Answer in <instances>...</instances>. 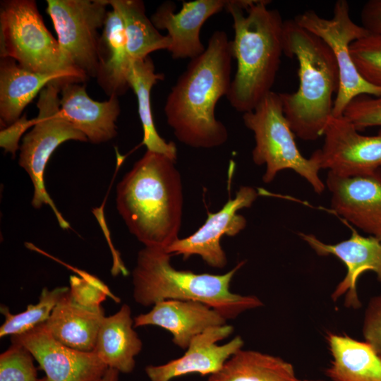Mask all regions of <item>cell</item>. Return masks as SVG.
<instances>
[{"label":"cell","instance_id":"6da1fadb","mask_svg":"<svg viewBox=\"0 0 381 381\" xmlns=\"http://www.w3.org/2000/svg\"><path fill=\"white\" fill-rule=\"evenodd\" d=\"M233 59L231 41L224 31L216 30L205 51L190 59L171 87L164 111L181 143L210 149L228 140L226 126L215 116V107L229 91Z\"/></svg>","mask_w":381,"mask_h":381},{"label":"cell","instance_id":"7a4b0ae2","mask_svg":"<svg viewBox=\"0 0 381 381\" xmlns=\"http://www.w3.org/2000/svg\"><path fill=\"white\" fill-rule=\"evenodd\" d=\"M175 164L147 150L116 186V209L145 247L166 249L179 238L183 193Z\"/></svg>","mask_w":381,"mask_h":381},{"label":"cell","instance_id":"3957f363","mask_svg":"<svg viewBox=\"0 0 381 381\" xmlns=\"http://www.w3.org/2000/svg\"><path fill=\"white\" fill-rule=\"evenodd\" d=\"M267 0H228L237 68L226 98L237 111L253 110L272 91L283 52L284 20Z\"/></svg>","mask_w":381,"mask_h":381},{"label":"cell","instance_id":"277c9868","mask_svg":"<svg viewBox=\"0 0 381 381\" xmlns=\"http://www.w3.org/2000/svg\"><path fill=\"white\" fill-rule=\"evenodd\" d=\"M283 52L296 59L299 78L296 91L279 93L284 115L296 136L315 140L333 117V97L339 87L335 57L323 40L294 19L284 20Z\"/></svg>","mask_w":381,"mask_h":381},{"label":"cell","instance_id":"5b68a950","mask_svg":"<svg viewBox=\"0 0 381 381\" xmlns=\"http://www.w3.org/2000/svg\"><path fill=\"white\" fill-rule=\"evenodd\" d=\"M171 255L164 248L154 247H144L138 252L132 272L133 296L137 303L147 307L170 299L199 301L226 320L263 306L255 296L230 291L231 280L245 261L224 274H213L176 270L171 264Z\"/></svg>","mask_w":381,"mask_h":381},{"label":"cell","instance_id":"8992f818","mask_svg":"<svg viewBox=\"0 0 381 381\" xmlns=\"http://www.w3.org/2000/svg\"><path fill=\"white\" fill-rule=\"evenodd\" d=\"M0 56L15 60L29 71L57 75L68 83L88 80L47 30L34 0L1 1Z\"/></svg>","mask_w":381,"mask_h":381},{"label":"cell","instance_id":"52a82bcc","mask_svg":"<svg viewBox=\"0 0 381 381\" xmlns=\"http://www.w3.org/2000/svg\"><path fill=\"white\" fill-rule=\"evenodd\" d=\"M243 121L254 134L253 162L266 167L264 183H271L279 171L290 169L306 179L316 193L325 190L318 163L312 156L305 157L297 147L279 93L269 92L253 110L243 113Z\"/></svg>","mask_w":381,"mask_h":381},{"label":"cell","instance_id":"ba28073f","mask_svg":"<svg viewBox=\"0 0 381 381\" xmlns=\"http://www.w3.org/2000/svg\"><path fill=\"white\" fill-rule=\"evenodd\" d=\"M59 80L49 83L40 93L37 122L25 135L20 147L19 165L26 171L34 186L31 204L35 208L48 205L59 226L67 229L68 222L57 210L48 194L44 181L47 164L54 150L67 140L87 141L86 136L64 116L60 108Z\"/></svg>","mask_w":381,"mask_h":381},{"label":"cell","instance_id":"9c48e42d","mask_svg":"<svg viewBox=\"0 0 381 381\" xmlns=\"http://www.w3.org/2000/svg\"><path fill=\"white\" fill-rule=\"evenodd\" d=\"M294 19L301 27L323 40L335 57L339 72V87L334 102L333 117L342 116L348 104L359 95H381V87L364 80L352 60L350 45L369 32L353 20L347 1L335 2L330 18L320 16L314 10H307L297 14Z\"/></svg>","mask_w":381,"mask_h":381},{"label":"cell","instance_id":"30bf717a","mask_svg":"<svg viewBox=\"0 0 381 381\" xmlns=\"http://www.w3.org/2000/svg\"><path fill=\"white\" fill-rule=\"evenodd\" d=\"M47 4L64 54L87 78H96L99 30L109 11L107 0H47Z\"/></svg>","mask_w":381,"mask_h":381},{"label":"cell","instance_id":"8fae6325","mask_svg":"<svg viewBox=\"0 0 381 381\" xmlns=\"http://www.w3.org/2000/svg\"><path fill=\"white\" fill-rule=\"evenodd\" d=\"M322 136V147L311 155L320 169L351 177L381 169V128L375 135H364L342 116L330 119Z\"/></svg>","mask_w":381,"mask_h":381},{"label":"cell","instance_id":"7c38bea8","mask_svg":"<svg viewBox=\"0 0 381 381\" xmlns=\"http://www.w3.org/2000/svg\"><path fill=\"white\" fill-rule=\"evenodd\" d=\"M258 196L256 190L242 186L235 198L227 202L216 212H207L204 224L188 237L177 239L165 250L171 255H182L186 260L192 255H199L207 265L222 269L227 264L226 253L220 244L224 236H235L243 231L246 219L238 211L251 207Z\"/></svg>","mask_w":381,"mask_h":381},{"label":"cell","instance_id":"4fadbf2b","mask_svg":"<svg viewBox=\"0 0 381 381\" xmlns=\"http://www.w3.org/2000/svg\"><path fill=\"white\" fill-rule=\"evenodd\" d=\"M11 340L32 353L48 381H99L109 368L93 351H78L58 341L44 323Z\"/></svg>","mask_w":381,"mask_h":381},{"label":"cell","instance_id":"5bb4252c","mask_svg":"<svg viewBox=\"0 0 381 381\" xmlns=\"http://www.w3.org/2000/svg\"><path fill=\"white\" fill-rule=\"evenodd\" d=\"M325 184L331 194L332 210L381 242V169L351 177L328 171Z\"/></svg>","mask_w":381,"mask_h":381},{"label":"cell","instance_id":"9a60e30c","mask_svg":"<svg viewBox=\"0 0 381 381\" xmlns=\"http://www.w3.org/2000/svg\"><path fill=\"white\" fill-rule=\"evenodd\" d=\"M233 331V326L227 324L210 327L192 339L182 356L162 365H147L145 373L150 381H170L193 373L202 376L213 375L243 346L244 341L240 336L224 344H217Z\"/></svg>","mask_w":381,"mask_h":381},{"label":"cell","instance_id":"2e32d148","mask_svg":"<svg viewBox=\"0 0 381 381\" xmlns=\"http://www.w3.org/2000/svg\"><path fill=\"white\" fill-rule=\"evenodd\" d=\"M299 236L320 256L334 255L346 267V274L332 294L335 301L346 294L344 306L358 309L356 284L365 272H373L381 284V242L370 236H363L353 229L350 238L335 244H327L311 234L299 233Z\"/></svg>","mask_w":381,"mask_h":381},{"label":"cell","instance_id":"e0dca14e","mask_svg":"<svg viewBox=\"0 0 381 381\" xmlns=\"http://www.w3.org/2000/svg\"><path fill=\"white\" fill-rule=\"evenodd\" d=\"M225 0L183 1L176 13L173 1L162 3L152 14L151 20L157 30H166L171 39L168 51L174 59H193L205 49L200 33L203 24L213 15L225 8Z\"/></svg>","mask_w":381,"mask_h":381},{"label":"cell","instance_id":"ac0fdd59","mask_svg":"<svg viewBox=\"0 0 381 381\" xmlns=\"http://www.w3.org/2000/svg\"><path fill=\"white\" fill-rule=\"evenodd\" d=\"M225 324L226 319L205 303L173 299L159 301L133 319L134 327L155 325L169 331L172 342L182 349H187L192 339L206 329Z\"/></svg>","mask_w":381,"mask_h":381},{"label":"cell","instance_id":"d6986e66","mask_svg":"<svg viewBox=\"0 0 381 381\" xmlns=\"http://www.w3.org/2000/svg\"><path fill=\"white\" fill-rule=\"evenodd\" d=\"M61 111L90 142H107L117 135L116 122L121 112L118 97L97 102L87 93L85 85L67 83L61 87Z\"/></svg>","mask_w":381,"mask_h":381},{"label":"cell","instance_id":"ffe728a7","mask_svg":"<svg viewBox=\"0 0 381 381\" xmlns=\"http://www.w3.org/2000/svg\"><path fill=\"white\" fill-rule=\"evenodd\" d=\"M131 64L123 20L119 13L111 8L101 31L95 78L107 96L119 97L131 88L128 77Z\"/></svg>","mask_w":381,"mask_h":381},{"label":"cell","instance_id":"44dd1931","mask_svg":"<svg viewBox=\"0 0 381 381\" xmlns=\"http://www.w3.org/2000/svg\"><path fill=\"white\" fill-rule=\"evenodd\" d=\"M104 310L75 303L69 291L64 294L44 323L49 334L61 344L82 351H94Z\"/></svg>","mask_w":381,"mask_h":381},{"label":"cell","instance_id":"7402d4cb","mask_svg":"<svg viewBox=\"0 0 381 381\" xmlns=\"http://www.w3.org/2000/svg\"><path fill=\"white\" fill-rule=\"evenodd\" d=\"M128 305L124 303L114 314L104 317L99 327L93 352L108 367L130 373L143 343L133 329Z\"/></svg>","mask_w":381,"mask_h":381},{"label":"cell","instance_id":"603a6c76","mask_svg":"<svg viewBox=\"0 0 381 381\" xmlns=\"http://www.w3.org/2000/svg\"><path fill=\"white\" fill-rule=\"evenodd\" d=\"M68 82L49 74L31 72L10 58L0 60V119L5 127L22 116L24 109L51 82Z\"/></svg>","mask_w":381,"mask_h":381},{"label":"cell","instance_id":"cb8c5ba5","mask_svg":"<svg viewBox=\"0 0 381 381\" xmlns=\"http://www.w3.org/2000/svg\"><path fill=\"white\" fill-rule=\"evenodd\" d=\"M332 356L325 373L331 381H381V359L365 341L328 333Z\"/></svg>","mask_w":381,"mask_h":381},{"label":"cell","instance_id":"d4e9b609","mask_svg":"<svg viewBox=\"0 0 381 381\" xmlns=\"http://www.w3.org/2000/svg\"><path fill=\"white\" fill-rule=\"evenodd\" d=\"M164 78V74L155 72L154 63L149 56L132 62L128 82L137 97L138 111L143 131L142 144L147 150L163 154L176 161V147L174 143L167 142L159 135L151 109V90Z\"/></svg>","mask_w":381,"mask_h":381},{"label":"cell","instance_id":"484cf974","mask_svg":"<svg viewBox=\"0 0 381 381\" xmlns=\"http://www.w3.org/2000/svg\"><path fill=\"white\" fill-rule=\"evenodd\" d=\"M207 381H301L284 359L253 350H239Z\"/></svg>","mask_w":381,"mask_h":381},{"label":"cell","instance_id":"4316f807","mask_svg":"<svg viewBox=\"0 0 381 381\" xmlns=\"http://www.w3.org/2000/svg\"><path fill=\"white\" fill-rule=\"evenodd\" d=\"M120 15L124 26L126 46L131 61L149 56L155 51L171 46V39L163 35L146 15L145 4L140 0H107Z\"/></svg>","mask_w":381,"mask_h":381},{"label":"cell","instance_id":"83f0119b","mask_svg":"<svg viewBox=\"0 0 381 381\" xmlns=\"http://www.w3.org/2000/svg\"><path fill=\"white\" fill-rule=\"evenodd\" d=\"M68 291L67 286L52 290L44 287L36 304L28 305L24 311L17 314L11 313L7 307L1 305V313L5 317V321L0 327V337L22 334L44 323L59 299Z\"/></svg>","mask_w":381,"mask_h":381},{"label":"cell","instance_id":"f1b7e54d","mask_svg":"<svg viewBox=\"0 0 381 381\" xmlns=\"http://www.w3.org/2000/svg\"><path fill=\"white\" fill-rule=\"evenodd\" d=\"M356 69L367 82L381 87V35L368 33L350 45Z\"/></svg>","mask_w":381,"mask_h":381},{"label":"cell","instance_id":"f546056e","mask_svg":"<svg viewBox=\"0 0 381 381\" xmlns=\"http://www.w3.org/2000/svg\"><path fill=\"white\" fill-rule=\"evenodd\" d=\"M32 353L22 344H12L0 355V381H37Z\"/></svg>","mask_w":381,"mask_h":381},{"label":"cell","instance_id":"4dcf8cb0","mask_svg":"<svg viewBox=\"0 0 381 381\" xmlns=\"http://www.w3.org/2000/svg\"><path fill=\"white\" fill-rule=\"evenodd\" d=\"M78 273L81 277L75 275L70 277L69 294L75 303L95 308L101 307V303L107 296L116 302L120 301V298L111 294L98 278L83 271Z\"/></svg>","mask_w":381,"mask_h":381},{"label":"cell","instance_id":"1f68e13d","mask_svg":"<svg viewBox=\"0 0 381 381\" xmlns=\"http://www.w3.org/2000/svg\"><path fill=\"white\" fill-rule=\"evenodd\" d=\"M343 116L358 131L370 127H381V95H359L346 106Z\"/></svg>","mask_w":381,"mask_h":381},{"label":"cell","instance_id":"d6a6232c","mask_svg":"<svg viewBox=\"0 0 381 381\" xmlns=\"http://www.w3.org/2000/svg\"><path fill=\"white\" fill-rule=\"evenodd\" d=\"M363 334L381 359V294L370 298L365 310Z\"/></svg>","mask_w":381,"mask_h":381},{"label":"cell","instance_id":"836d02e7","mask_svg":"<svg viewBox=\"0 0 381 381\" xmlns=\"http://www.w3.org/2000/svg\"><path fill=\"white\" fill-rule=\"evenodd\" d=\"M37 122L36 117L28 119L26 115L22 116L13 123L5 127L0 132V146L6 152H11L13 156L20 149L19 141L24 133Z\"/></svg>","mask_w":381,"mask_h":381},{"label":"cell","instance_id":"e575fe53","mask_svg":"<svg viewBox=\"0 0 381 381\" xmlns=\"http://www.w3.org/2000/svg\"><path fill=\"white\" fill-rule=\"evenodd\" d=\"M361 25L369 32L381 35V0H369L361 11Z\"/></svg>","mask_w":381,"mask_h":381},{"label":"cell","instance_id":"d590c367","mask_svg":"<svg viewBox=\"0 0 381 381\" xmlns=\"http://www.w3.org/2000/svg\"><path fill=\"white\" fill-rule=\"evenodd\" d=\"M119 373L116 370L109 368L99 381H119Z\"/></svg>","mask_w":381,"mask_h":381},{"label":"cell","instance_id":"8d00e7d4","mask_svg":"<svg viewBox=\"0 0 381 381\" xmlns=\"http://www.w3.org/2000/svg\"><path fill=\"white\" fill-rule=\"evenodd\" d=\"M37 381H48L47 378L45 377L42 378H39Z\"/></svg>","mask_w":381,"mask_h":381},{"label":"cell","instance_id":"74e56055","mask_svg":"<svg viewBox=\"0 0 381 381\" xmlns=\"http://www.w3.org/2000/svg\"><path fill=\"white\" fill-rule=\"evenodd\" d=\"M303 381H325V380H305Z\"/></svg>","mask_w":381,"mask_h":381}]
</instances>
